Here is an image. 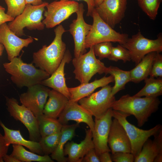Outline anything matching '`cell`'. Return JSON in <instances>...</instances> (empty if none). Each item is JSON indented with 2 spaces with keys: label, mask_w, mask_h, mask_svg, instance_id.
<instances>
[{
  "label": "cell",
  "mask_w": 162,
  "mask_h": 162,
  "mask_svg": "<svg viewBox=\"0 0 162 162\" xmlns=\"http://www.w3.org/2000/svg\"><path fill=\"white\" fill-rule=\"evenodd\" d=\"M66 31L62 25H59L54 30L55 37L52 43L48 46H43L33 54V63L50 75L58 68L66 50V44L62 39Z\"/></svg>",
  "instance_id": "6da1fadb"
},
{
  "label": "cell",
  "mask_w": 162,
  "mask_h": 162,
  "mask_svg": "<svg viewBox=\"0 0 162 162\" xmlns=\"http://www.w3.org/2000/svg\"><path fill=\"white\" fill-rule=\"evenodd\" d=\"M160 103L158 97L141 98L127 94L116 100L112 108L134 116L137 120L138 126L140 127L158 110Z\"/></svg>",
  "instance_id": "7a4b0ae2"
},
{
  "label": "cell",
  "mask_w": 162,
  "mask_h": 162,
  "mask_svg": "<svg viewBox=\"0 0 162 162\" xmlns=\"http://www.w3.org/2000/svg\"><path fill=\"white\" fill-rule=\"evenodd\" d=\"M3 66L10 75L12 81L19 88H28L40 84L50 76L44 70L36 68L32 64L24 62L21 56L14 58L10 62L4 63Z\"/></svg>",
  "instance_id": "3957f363"
},
{
  "label": "cell",
  "mask_w": 162,
  "mask_h": 162,
  "mask_svg": "<svg viewBox=\"0 0 162 162\" xmlns=\"http://www.w3.org/2000/svg\"><path fill=\"white\" fill-rule=\"evenodd\" d=\"M48 3L44 2L38 5L26 4L23 12L10 22L8 25L16 35L20 37L24 35V28L41 30L45 25L42 22L43 14Z\"/></svg>",
  "instance_id": "277c9868"
},
{
  "label": "cell",
  "mask_w": 162,
  "mask_h": 162,
  "mask_svg": "<svg viewBox=\"0 0 162 162\" xmlns=\"http://www.w3.org/2000/svg\"><path fill=\"white\" fill-rule=\"evenodd\" d=\"M93 22L85 40L86 49L103 42H117L122 45L128 38L127 34L120 33L105 22L94 9L92 15Z\"/></svg>",
  "instance_id": "5b68a950"
},
{
  "label": "cell",
  "mask_w": 162,
  "mask_h": 162,
  "mask_svg": "<svg viewBox=\"0 0 162 162\" xmlns=\"http://www.w3.org/2000/svg\"><path fill=\"white\" fill-rule=\"evenodd\" d=\"M130 115L113 110V117L118 120L125 130L131 143V153L135 158L140 154L144 144L147 140L156 134L162 127L159 124L149 130L140 129L128 121L127 117Z\"/></svg>",
  "instance_id": "8992f818"
},
{
  "label": "cell",
  "mask_w": 162,
  "mask_h": 162,
  "mask_svg": "<svg viewBox=\"0 0 162 162\" xmlns=\"http://www.w3.org/2000/svg\"><path fill=\"white\" fill-rule=\"evenodd\" d=\"M89 48L88 52L74 57L72 60L75 78L81 83L89 82L97 74H106L107 70L104 64L96 57L93 47Z\"/></svg>",
  "instance_id": "52a82bcc"
},
{
  "label": "cell",
  "mask_w": 162,
  "mask_h": 162,
  "mask_svg": "<svg viewBox=\"0 0 162 162\" xmlns=\"http://www.w3.org/2000/svg\"><path fill=\"white\" fill-rule=\"evenodd\" d=\"M129 52L131 60L136 65L148 54L162 51V35L160 34L157 39H150L144 37L140 31L128 38L122 45Z\"/></svg>",
  "instance_id": "ba28073f"
},
{
  "label": "cell",
  "mask_w": 162,
  "mask_h": 162,
  "mask_svg": "<svg viewBox=\"0 0 162 162\" xmlns=\"http://www.w3.org/2000/svg\"><path fill=\"white\" fill-rule=\"evenodd\" d=\"M112 87L108 85L98 91L80 99L78 103L95 118H99L110 109L116 100L111 94Z\"/></svg>",
  "instance_id": "9c48e42d"
},
{
  "label": "cell",
  "mask_w": 162,
  "mask_h": 162,
  "mask_svg": "<svg viewBox=\"0 0 162 162\" xmlns=\"http://www.w3.org/2000/svg\"><path fill=\"white\" fill-rule=\"evenodd\" d=\"M7 109L11 116L22 123L27 129L29 139L38 142L40 135L37 117L29 109L21 104L13 98L5 97Z\"/></svg>",
  "instance_id": "30bf717a"
},
{
  "label": "cell",
  "mask_w": 162,
  "mask_h": 162,
  "mask_svg": "<svg viewBox=\"0 0 162 162\" xmlns=\"http://www.w3.org/2000/svg\"><path fill=\"white\" fill-rule=\"evenodd\" d=\"M79 4L70 0H60L48 3L46 7V10L44 12L45 18L42 22L48 28L58 25L72 14L76 13Z\"/></svg>",
  "instance_id": "8fae6325"
},
{
  "label": "cell",
  "mask_w": 162,
  "mask_h": 162,
  "mask_svg": "<svg viewBox=\"0 0 162 162\" xmlns=\"http://www.w3.org/2000/svg\"><path fill=\"white\" fill-rule=\"evenodd\" d=\"M85 11L82 3L79 4L76 13L77 17L73 20L69 26L68 31L74 39V57H77L86 52L85 40L91 28V25L87 23L85 21L83 14Z\"/></svg>",
  "instance_id": "7c38bea8"
},
{
  "label": "cell",
  "mask_w": 162,
  "mask_h": 162,
  "mask_svg": "<svg viewBox=\"0 0 162 162\" xmlns=\"http://www.w3.org/2000/svg\"><path fill=\"white\" fill-rule=\"evenodd\" d=\"M28 88L26 92L20 95V100L22 104L37 117L43 114L44 108L50 90L40 84Z\"/></svg>",
  "instance_id": "4fadbf2b"
},
{
  "label": "cell",
  "mask_w": 162,
  "mask_h": 162,
  "mask_svg": "<svg viewBox=\"0 0 162 162\" xmlns=\"http://www.w3.org/2000/svg\"><path fill=\"white\" fill-rule=\"evenodd\" d=\"M113 117V110L109 109L102 116L95 118L92 132V140L94 148L98 156L111 150L108 144V137Z\"/></svg>",
  "instance_id": "5bb4252c"
},
{
  "label": "cell",
  "mask_w": 162,
  "mask_h": 162,
  "mask_svg": "<svg viewBox=\"0 0 162 162\" xmlns=\"http://www.w3.org/2000/svg\"><path fill=\"white\" fill-rule=\"evenodd\" d=\"M127 0H104L94 9L100 17L113 28L125 15Z\"/></svg>",
  "instance_id": "9a60e30c"
},
{
  "label": "cell",
  "mask_w": 162,
  "mask_h": 162,
  "mask_svg": "<svg viewBox=\"0 0 162 162\" xmlns=\"http://www.w3.org/2000/svg\"><path fill=\"white\" fill-rule=\"evenodd\" d=\"M33 41L32 37L25 39L20 38L10 30L6 22L0 26V43L5 48L10 61L19 56L22 49Z\"/></svg>",
  "instance_id": "2e32d148"
},
{
  "label": "cell",
  "mask_w": 162,
  "mask_h": 162,
  "mask_svg": "<svg viewBox=\"0 0 162 162\" xmlns=\"http://www.w3.org/2000/svg\"><path fill=\"white\" fill-rule=\"evenodd\" d=\"M92 116V115L78 103V102L69 100L58 119L62 125L67 124L70 121H75L79 124L81 123H85L92 131L94 123Z\"/></svg>",
  "instance_id": "e0dca14e"
},
{
  "label": "cell",
  "mask_w": 162,
  "mask_h": 162,
  "mask_svg": "<svg viewBox=\"0 0 162 162\" xmlns=\"http://www.w3.org/2000/svg\"><path fill=\"white\" fill-rule=\"evenodd\" d=\"M108 144L112 154L119 152H131V143L126 131L115 118L111 125Z\"/></svg>",
  "instance_id": "ac0fdd59"
},
{
  "label": "cell",
  "mask_w": 162,
  "mask_h": 162,
  "mask_svg": "<svg viewBox=\"0 0 162 162\" xmlns=\"http://www.w3.org/2000/svg\"><path fill=\"white\" fill-rule=\"evenodd\" d=\"M72 60V56L68 50H66L60 65L55 71L48 78L42 80L40 84L52 88L62 94L69 100L70 94L65 82L64 67L66 64Z\"/></svg>",
  "instance_id": "d6986e66"
},
{
  "label": "cell",
  "mask_w": 162,
  "mask_h": 162,
  "mask_svg": "<svg viewBox=\"0 0 162 162\" xmlns=\"http://www.w3.org/2000/svg\"><path fill=\"white\" fill-rule=\"evenodd\" d=\"M94 148L92 132L89 129L86 130L85 138L80 143L68 141L64 146V154L65 156L68 155V162H82L88 152Z\"/></svg>",
  "instance_id": "ffe728a7"
},
{
  "label": "cell",
  "mask_w": 162,
  "mask_h": 162,
  "mask_svg": "<svg viewBox=\"0 0 162 162\" xmlns=\"http://www.w3.org/2000/svg\"><path fill=\"white\" fill-rule=\"evenodd\" d=\"M113 82L114 78L110 75L108 76H105L99 79H96L90 83H81L77 86L68 88L70 94L69 100L78 102L81 98L90 95L97 88L102 87Z\"/></svg>",
  "instance_id": "44dd1931"
},
{
  "label": "cell",
  "mask_w": 162,
  "mask_h": 162,
  "mask_svg": "<svg viewBox=\"0 0 162 162\" xmlns=\"http://www.w3.org/2000/svg\"><path fill=\"white\" fill-rule=\"evenodd\" d=\"M153 136V140L148 138L144 143L134 162H153L157 155L162 154V128Z\"/></svg>",
  "instance_id": "7402d4cb"
},
{
  "label": "cell",
  "mask_w": 162,
  "mask_h": 162,
  "mask_svg": "<svg viewBox=\"0 0 162 162\" xmlns=\"http://www.w3.org/2000/svg\"><path fill=\"white\" fill-rule=\"evenodd\" d=\"M0 126L4 130L3 136L7 146H9L11 144H18L26 147L32 152L44 155L38 142L26 140L22 136L20 130L8 128L0 120Z\"/></svg>",
  "instance_id": "603a6c76"
},
{
  "label": "cell",
  "mask_w": 162,
  "mask_h": 162,
  "mask_svg": "<svg viewBox=\"0 0 162 162\" xmlns=\"http://www.w3.org/2000/svg\"><path fill=\"white\" fill-rule=\"evenodd\" d=\"M48 97L43 113L48 116L57 118L64 110L69 100L62 94L53 89L50 90Z\"/></svg>",
  "instance_id": "cb8c5ba5"
},
{
  "label": "cell",
  "mask_w": 162,
  "mask_h": 162,
  "mask_svg": "<svg viewBox=\"0 0 162 162\" xmlns=\"http://www.w3.org/2000/svg\"><path fill=\"white\" fill-rule=\"evenodd\" d=\"M79 124L63 125L61 130V136L58 145L55 150L51 154L53 160L58 162H66L67 158L64 154V146L68 141L70 140L75 135L76 129L79 127Z\"/></svg>",
  "instance_id": "d4e9b609"
},
{
  "label": "cell",
  "mask_w": 162,
  "mask_h": 162,
  "mask_svg": "<svg viewBox=\"0 0 162 162\" xmlns=\"http://www.w3.org/2000/svg\"><path fill=\"white\" fill-rule=\"evenodd\" d=\"M156 52H152L146 55L134 68L130 71V82L138 83L148 77Z\"/></svg>",
  "instance_id": "484cf974"
},
{
  "label": "cell",
  "mask_w": 162,
  "mask_h": 162,
  "mask_svg": "<svg viewBox=\"0 0 162 162\" xmlns=\"http://www.w3.org/2000/svg\"><path fill=\"white\" fill-rule=\"evenodd\" d=\"M13 151L11 155L20 162H53L49 155H40L26 150L23 146L18 144H12Z\"/></svg>",
  "instance_id": "4316f807"
},
{
  "label": "cell",
  "mask_w": 162,
  "mask_h": 162,
  "mask_svg": "<svg viewBox=\"0 0 162 162\" xmlns=\"http://www.w3.org/2000/svg\"><path fill=\"white\" fill-rule=\"evenodd\" d=\"M110 74L114 79L115 84L112 87L111 94L115 96L119 91L124 89L126 84L130 82V71L121 70L118 67L110 66L107 67L106 74Z\"/></svg>",
  "instance_id": "83f0119b"
},
{
  "label": "cell",
  "mask_w": 162,
  "mask_h": 162,
  "mask_svg": "<svg viewBox=\"0 0 162 162\" xmlns=\"http://www.w3.org/2000/svg\"><path fill=\"white\" fill-rule=\"evenodd\" d=\"M37 117L41 137L61 131L63 125L57 118L48 116L44 114Z\"/></svg>",
  "instance_id": "f1b7e54d"
},
{
  "label": "cell",
  "mask_w": 162,
  "mask_h": 162,
  "mask_svg": "<svg viewBox=\"0 0 162 162\" xmlns=\"http://www.w3.org/2000/svg\"><path fill=\"white\" fill-rule=\"evenodd\" d=\"M144 87L134 96L157 98L162 94V78L150 77L144 80Z\"/></svg>",
  "instance_id": "f546056e"
},
{
  "label": "cell",
  "mask_w": 162,
  "mask_h": 162,
  "mask_svg": "<svg viewBox=\"0 0 162 162\" xmlns=\"http://www.w3.org/2000/svg\"><path fill=\"white\" fill-rule=\"evenodd\" d=\"M61 136V132L60 131L41 137L38 142L44 155H49L55 150Z\"/></svg>",
  "instance_id": "4dcf8cb0"
},
{
  "label": "cell",
  "mask_w": 162,
  "mask_h": 162,
  "mask_svg": "<svg viewBox=\"0 0 162 162\" xmlns=\"http://www.w3.org/2000/svg\"><path fill=\"white\" fill-rule=\"evenodd\" d=\"M139 6L151 20H154L162 0H138Z\"/></svg>",
  "instance_id": "1f68e13d"
},
{
  "label": "cell",
  "mask_w": 162,
  "mask_h": 162,
  "mask_svg": "<svg viewBox=\"0 0 162 162\" xmlns=\"http://www.w3.org/2000/svg\"><path fill=\"white\" fill-rule=\"evenodd\" d=\"M7 6L6 14L15 18L23 11L26 5L25 0H4Z\"/></svg>",
  "instance_id": "d6a6232c"
},
{
  "label": "cell",
  "mask_w": 162,
  "mask_h": 162,
  "mask_svg": "<svg viewBox=\"0 0 162 162\" xmlns=\"http://www.w3.org/2000/svg\"><path fill=\"white\" fill-rule=\"evenodd\" d=\"M108 58L110 60L116 62L122 60L124 63L131 60L129 52L120 44L118 45L116 47L112 46L110 54Z\"/></svg>",
  "instance_id": "836d02e7"
},
{
  "label": "cell",
  "mask_w": 162,
  "mask_h": 162,
  "mask_svg": "<svg viewBox=\"0 0 162 162\" xmlns=\"http://www.w3.org/2000/svg\"><path fill=\"white\" fill-rule=\"evenodd\" d=\"M92 46L95 55L101 60L109 57L112 46L110 42H104L95 44Z\"/></svg>",
  "instance_id": "e575fe53"
},
{
  "label": "cell",
  "mask_w": 162,
  "mask_h": 162,
  "mask_svg": "<svg viewBox=\"0 0 162 162\" xmlns=\"http://www.w3.org/2000/svg\"><path fill=\"white\" fill-rule=\"evenodd\" d=\"M149 76L156 78L162 77V55L160 53L156 52L152 61Z\"/></svg>",
  "instance_id": "d590c367"
},
{
  "label": "cell",
  "mask_w": 162,
  "mask_h": 162,
  "mask_svg": "<svg viewBox=\"0 0 162 162\" xmlns=\"http://www.w3.org/2000/svg\"><path fill=\"white\" fill-rule=\"evenodd\" d=\"M112 161L115 162H133L135 158L131 153L123 152H117L111 155Z\"/></svg>",
  "instance_id": "8d00e7d4"
},
{
  "label": "cell",
  "mask_w": 162,
  "mask_h": 162,
  "mask_svg": "<svg viewBox=\"0 0 162 162\" xmlns=\"http://www.w3.org/2000/svg\"><path fill=\"white\" fill-rule=\"evenodd\" d=\"M82 162H100L99 156L94 148L90 150L84 157Z\"/></svg>",
  "instance_id": "74e56055"
},
{
  "label": "cell",
  "mask_w": 162,
  "mask_h": 162,
  "mask_svg": "<svg viewBox=\"0 0 162 162\" xmlns=\"http://www.w3.org/2000/svg\"><path fill=\"white\" fill-rule=\"evenodd\" d=\"M9 146L5 142L3 136L0 133V162H3V158L8 152Z\"/></svg>",
  "instance_id": "f35d334b"
},
{
  "label": "cell",
  "mask_w": 162,
  "mask_h": 162,
  "mask_svg": "<svg viewBox=\"0 0 162 162\" xmlns=\"http://www.w3.org/2000/svg\"><path fill=\"white\" fill-rule=\"evenodd\" d=\"M5 11V8L0 5V26L4 23L12 21L14 19L8 15Z\"/></svg>",
  "instance_id": "ab89813d"
},
{
  "label": "cell",
  "mask_w": 162,
  "mask_h": 162,
  "mask_svg": "<svg viewBox=\"0 0 162 162\" xmlns=\"http://www.w3.org/2000/svg\"><path fill=\"white\" fill-rule=\"evenodd\" d=\"M81 0L85 2L87 5L88 10L86 15L92 16V13L95 8V4L93 0Z\"/></svg>",
  "instance_id": "60d3db41"
},
{
  "label": "cell",
  "mask_w": 162,
  "mask_h": 162,
  "mask_svg": "<svg viewBox=\"0 0 162 162\" xmlns=\"http://www.w3.org/2000/svg\"><path fill=\"white\" fill-rule=\"evenodd\" d=\"M99 159L100 162H112L111 155L108 152L102 153L99 156Z\"/></svg>",
  "instance_id": "b9f144b4"
},
{
  "label": "cell",
  "mask_w": 162,
  "mask_h": 162,
  "mask_svg": "<svg viewBox=\"0 0 162 162\" xmlns=\"http://www.w3.org/2000/svg\"><path fill=\"white\" fill-rule=\"evenodd\" d=\"M4 161L5 162H20L14 157L10 155L6 154L3 158Z\"/></svg>",
  "instance_id": "7bdbcfd3"
},
{
  "label": "cell",
  "mask_w": 162,
  "mask_h": 162,
  "mask_svg": "<svg viewBox=\"0 0 162 162\" xmlns=\"http://www.w3.org/2000/svg\"><path fill=\"white\" fill-rule=\"evenodd\" d=\"M26 4H30L33 5H38L42 4V0H25Z\"/></svg>",
  "instance_id": "ee69618b"
},
{
  "label": "cell",
  "mask_w": 162,
  "mask_h": 162,
  "mask_svg": "<svg viewBox=\"0 0 162 162\" xmlns=\"http://www.w3.org/2000/svg\"><path fill=\"white\" fill-rule=\"evenodd\" d=\"M154 162H162V154H160L157 155L154 159Z\"/></svg>",
  "instance_id": "f6af8a7d"
},
{
  "label": "cell",
  "mask_w": 162,
  "mask_h": 162,
  "mask_svg": "<svg viewBox=\"0 0 162 162\" xmlns=\"http://www.w3.org/2000/svg\"><path fill=\"white\" fill-rule=\"evenodd\" d=\"M95 4V7L100 4L104 0H93Z\"/></svg>",
  "instance_id": "bcb514c9"
},
{
  "label": "cell",
  "mask_w": 162,
  "mask_h": 162,
  "mask_svg": "<svg viewBox=\"0 0 162 162\" xmlns=\"http://www.w3.org/2000/svg\"><path fill=\"white\" fill-rule=\"evenodd\" d=\"M4 48L3 45L0 43V57L2 55Z\"/></svg>",
  "instance_id": "7dc6e473"
}]
</instances>
